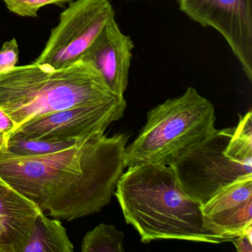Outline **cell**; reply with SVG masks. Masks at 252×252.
I'll return each instance as SVG.
<instances>
[{"mask_svg": "<svg viewBox=\"0 0 252 252\" xmlns=\"http://www.w3.org/2000/svg\"><path fill=\"white\" fill-rule=\"evenodd\" d=\"M134 44L112 18L82 56L102 76L114 94L124 95L129 82Z\"/></svg>", "mask_w": 252, "mask_h": 252, "instance_id": "obj_9", "label": "cell"}, {"mask_svg": "<svg viewBox=\"0 0 252 252\" xmlns=\"http://www.w3.org/2000/svg\"><path fill=\"white\" fill-rule=\"evenodd\" d=\"M128 138L103 134L61 151L28 157L15 156L4 146L0 176L50 216L79 219L111 201L125 169Z\"/></svg>", "mask_w": 252, "mask_h": 252, "instance_id": "obj_1", "label": "cell"}, {"mask_svg": "<svg viewBox=\"0 0 252 252\" xmlns=\"http://www.w3.org/2000/svg\"><path fill=\"white\" fill-rule=\"evenodd\" d=\"M19 61V46L15 38L5 42L0 50V72L15 67Z\"/></svg>", "mask_w": 252, "mask_h": 252, "instance_id": "obj_15", "label": "cell"}, {"mask_svg": "<svg viewBox=\"0 0 252 252\" xmlns=\"http://www.w3.org/2000/svg\"><path fill=\"white\" fill-rule=\"evenodd\" d=\"M78 141H48L11 135L6 137L5 147L15 156L28 157L44 156L61 151L70 148Z\"/></svg>", "mask_w": 252, "mask_h": 252, "instance_id": "obj_13", "label": "cell"}, {"mask_svg": "<svg viewBox=\"0 0 252 252\" xmlns=\"http://www.w3.org/2000/svg\"><path fill=\"white\" fill-rule=\"evenodd\" d=\"M215 106L195 88L169 98L147 113V122L125 150V168L170 165L181 152L215 130Z\"/></svg>", "mask_w": 252, "mask_h": 252, "instance_id": "obj_5", "label": "cell"}, {"mask_svg": "<svg viewBox=\"0 0 252 252\" xmlns=\"http://www.w3.org/2000/svg\"><path fill=\"white\" fill-rule=\"evenodd\" d=\"M129 1H132V0H129Z\"/></svg>", "mask_w": 252, "mask_h": 252, "instance_id": "obj_20", "label": "cell"}, {"mask_svg": "<svg viewBox=\"0 0 252 252\" xmlns=\"http://www.w3.org/2000/svg\"><path fill=\"white\" fill-rule=\"evenodd\" d=\"M179 8L203 27L218 31L252 82V0H178Z\"/></svg>", "mask_w": 252, "mask_h": 252, "instance_id": "obj_8", "label": "cell"}, {"mask_svg": "<svg viewBox=\"0 0 252 252\" xmlns=\"http://www.w3.org/2000/svg\"><path fill=\"white\" fill-rule=\"evenodd\" d=\"M122 97L110 89L91 63L82 60L63 69L33 63L0 72V109L14 124L10 134L50 113Z\"/></svg>", "mask_w": 252, "mask_h": 252, "instance_id": "obj_3", "label": "cell"}, {"mask_svg": "<svg viewBox=\"0 0 252 252\" xmlns=\"http://www.w3.org/2000/svg\"><path fill=\"white\" fill-rule=\"evenodd\" d=\"M74 246L66 228L59 219L46 217L41 212L33 225L23 252H73Z\"/></svg>", "mask_w": 252, "mask_h": 252, "instance_id": "obj_11", "label": "cell"}, {"mask_svg": "<svg viewBox=\"0 0 252 252\" xmlns=\"http://www.w3.org/2000/svg\"><path fill=\"white\" fill-rule=\"evenodd\" d=\"M13 14L23 17H37L38 11L48 5L64 6L75 0H2Z\"/></svg>", "mask_w": 252, "mask_h": 252, "instance_id": "obj_14", "label": "cell"}, {"mask_svg": "<svg viewBox=\"0 0 252 252\" xmlns=\"http://www.w3.org/2000/svg\"><path fill=\"white\" fill-rule=\"evenodd\" d=\"M41 212L0 176V246L4 252H23Z\"/></svg>", "mask_w": 252, "mask_h": 252, "instance_id": "obj_10", "label": "cell"}, {"mask_svg": "<svg viewBox=\"0 0 252 252\" xmlns=\"http://www.w3.org/2000/svg\"><path fill=\"white\" fill-rule=\"evenodd\" d=\"M169 166L181 188L200 205L231 183L252 175V111L239 116L237 126L216 129L183 150Z\"/></svg>", "mask_w": 252, "mask_h": 252, "instance_id": "obj_4", "label": "cell"}, {"mask_svg": "<svg viewBox=\"0 0 252 252\" xmlns=\"http://www.w3.org/2000/svg\"><path fill=\"white\" fill-rule=\"evenodd\" d=\"M114 195L126 223L145 244L156 240L224 242L206 229L201 205L181 188L169 165L129 166L118 181Z\"/></svg>", "mask_w": 252, "mask_h": 252, "instance_id": "obj_2", "label": "cell"}, {"mask_svg": "<svg viewBox=\"0 0 252 252\" xmlns=\"http://www.w3.org/2000/svg\"><path fill=\"white\" fill-rule=\"evenodd\" d=\"M5 139H6V137H5V134L0 132V150H2L5 146Z\"/></svg>", "mask_w": 252, "mask_h": 252, "instance_id": "obj_18", "label": "cell"}, {"mask_svg": "<svg viewBox=\"0 0 252 252\" xmlns=\"http://www.w3.org/2000/svg\"><path fill=\"white\" fill-rule=\"evenodd\" d=\"M115 17L109 0H75L60 15L46 45L33 63L54 69L81 60L107 23Z\"/></svg>", "mask_w": 252, "mask_h": 252, "instance_id": "obj_6", "label": "cell"}, {"mask_svg": "<svg viewBox=\"0 0 252 252\" xmlns=\"http://www.w3.org/2000/svg\"><path fill=\"white\" fill-rule=\"evenodd\" d=\"M14 127V122L3 110L0 109V132H3L6 137L12 132Z\"/></svg>", "mask_w": 252, "mask_h": 252, "instance_id": "obj_17", "label": "cell"}, {"mask_svg": "<svg viewBox=\"0 0 252 252\" xmlns=\"http://www.w3.org/2000/svg\"><path fill=\"white\" fill-rule=\"evenodd\" d=\"M82 252H123L124 233L114 225L101 223L88 231L82 242Z\"/></svg>", "mask_w": 252, "mask_h": 252, "instance_id": "obj_12", "label": "cell"}, {"mask_svg": "<svg viewBox=\"0 0 252 252\" xmlns=\"http://www.w3.org/2000/svg\"><path fill=\"white\" fill-rule=\"evenodd\" d=\"M125 97L101 104L76 106L23 124L8 135L48 141H78L103 135L113 122L123 117ZM7 137V136H6Z\"/></svg>", "mask_w": 252, "mask_h": 252, "instance_id": "obj_7", "label": "cell"}, {"mask_svg": "<svg viewBox=\"0 0 252 252\" xmlns=\"http://www.w3.org/2000/svg\"><path fill=\"white\" fill-rule=\"evenodd\" d=\"M0 252H4V250L1 246H0Z\"/></svg>", "mask_w": 252, "mask_h": 252, "instance_id": "obj_19", "label": "cell"}, {"mask_svg": "<svg viewBox=\"0 0 252 252\" xmlns=\"http://www.w3.org/2000/svg\"><path fill=\"white\" fill-rule=\"evenodd\" d=\"M235 246L236 250L238 252H252V225L244 230L240 235L236 236L231 239L230 241Z\"/></svg>", "mask_w": 252, "mask_h": 252, "instance_id": "obj_16", "label": "cell"}]
</instances>
